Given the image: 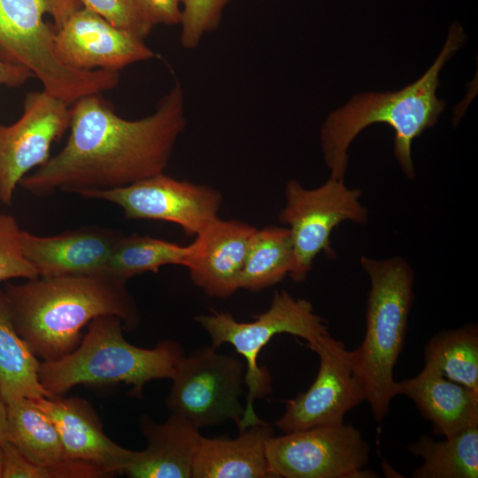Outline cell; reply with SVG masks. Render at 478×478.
Returning a JSON list of instances; mask_svg holds the SVG:
<instances>
[{
  "label": "cell",
  "instance_id": "obj_13",
  "mask_svg": "<svg viewBox=\"0 0 478 478\" xmlns=\"http://www.w3.org/2000/svg\"><path fill=\"white\" fill-rule=\"evenodd\" d=\"M44 89L27 94L20 118L0 124V200L11 204L27 172L50 158L51 144L70 127L71 108Z\"/></svg>",
  "mask_w": 478,
  "mask_h": 478
},
{
  "label": "cell",
  "instance_id": "obj_9",
  "mask_svg": "<svg viewBox=\"0 0 478 478\" xmlns=\"http://www.w3.org/2000/svg\"><path fill=\"white\" fill-rule=\"evenodd\" d=\"M210 345L184 354L171 378L167 407L197 428L228 420L238 425L244 411L240 397L245 365Z\"/></svg>",
  "mask_w": 478,
  "mask_h": 478
},
{
  "label": "cell",
  "instance_id": "obj_18",
  "mask_svg": "<svg viewBox=\"0 0 478 478\" xmlns=\"http://www.w3.org/2000/svg\"><path fill=\"white\" fill-rule=\"evenodd\" d=\"M6 439L30 461L47 467L52 478H97L103 474L88 464L65 457L57 428L34 399L6 402Z\"/></svg>",
  "mask_w": 478,
  "mask_h": 478
},
{
  "label": "cell",
  "instance_id": "obj_21",
  "mask_svg": "<svg viewBox=\"0 0 478 478\" xmlns=\"http://www.w3.org/2000/svg\"><path fill=\"white\" fill-rule=\"evenodd\" d=\"M274 436L265 421L250 426L235 438L202 436L193 462L194 478H273L266 445Z\"/></svg>",
  "mask_w": 478,
  "mask_h": 478
},
{
  "label": "cell",
  "instance_id": "obj_5",
  "mask_svg": "<svg viewBox=\"0 0 478 478\" xmlns=\"http://www.w3.org/2000/svg\"><path fill=\"white\" fill-rule=\"evenodd\" d=\"M370 280L364 340L352 351L360 380L374 417L381 421L397 396L393 370L401 353L413 301L414 274L405 259L360 258Z\"/></svg>",
  "mask_w": 478,
  "mask_h": 478
},
{
  "label": "cell",
  "instance_id": "obj_25",
  "mask_svg": "<svg viewBox=\"0 0 478 478\" xmlns=\"http://www.w3.org/2000/svg\"><path fill=\"white\" fill-rule=\"evenodd\" d=\"M424 365L478 392V327L469 324L436 334L424 349Z\"/></svg>",
  "mask_w": 478,
  "mask_h": 478
},
{
  "label": "cell",
  "instance_id": "obj_24",
  "mask_svg": "<svg viewBox=\"0 0 478 478\" xmlns=\"http://www.w3.org/2000/svg\"><path fill=\"white\" fill-rule=\"evenodd\" d=\"M409 451L423 459L412 473L414 478L478 477V426L440 442L422 436Z\"/></svg>",
  "mask_w": 478,
  "mask_h": 478
},
{
  "label": "cell",
  "instance_id": "obj_34",
  "mask_svg": "<svg viewBox=\"0 0 478 478\" xmlns=\"http://www.w3.org/2000/svg\"><path fill=\"white\" fill-rule=\"evenodd\" d=\"M3 467H4V451L2 446H0V478H3Z\"/></svg>",
  "mask_w": 478,
  "mask_h": 478
},
{
  "label": "cell",
  "instance_id": "obj_31",
  "mask_svg": "<svg viewBox=\"0 0 478 478\" xmlns=\"http://www.w3.org/2000/svg\"><path fill=\"white\" fill-rule=\"evenodd\" d=\"M143 16L153 25L180 24L182 0H135Z\"/></svg>",
  "mask_w": 478,
  "mask_h": 478
},
{
  "label": "cell",
  "instance_id": "obj_26",
  "mask_svg": "<svg viewBox=\"0 0 478 478\" xmlns=\"http://www.w3.org/2000/svg\"><path fill=\"white\" fill-rule=\"evenodd\" d=\"M189 249V244L183 246L136 234L122 235L112 253L106 274L127 282L146 272L158 273L166 265L184 266Z\"/></svg>",
  "mask_w": 478,
  "mask_h": 478
},
{
  "label": "cell",
  "instance_id": "obj_11",
  "mask_svg": "<svg viewBox=\"0 0 478 478\" xmlns=\"http://www.w3.org/2000/svg\"><path fill=\"white\" fill-rule=\"evenodd\" d=\"M119 205L127 219L164 220L197 235L219 217L222 195L208 185L180 181L164 173L130 185L80 194Z\"/></svg>",
  "mask_w": 478,
  "mask_h": 478
},
{
  "label": "cell",
  "instance_id": "obj_8",
  "mask_svg": "<svg viewBox=\"0 0 478 478\" xmlns=\"http://www.w3.org/2000/svg\"><path fill=\"white\" fill-rule=\"evenodd\" d=\"M361 195L359 189H350L344 181L331 177L316 189L304 188L296 180L287 182L286 203L278 219L290 233L295 265L289 277L293 281L305 280L320 253L335 257L330 235L340 223L350 220L364 225L368 221Z\"/></svg>",
  "mask_w": 478,
  "mask_h": 478
},
{
  "label": "cell",
  "instance_id": "obj_22",
  "mask_svg": "<svg viewBox=\"0 0 478 478\" xmlns=\"http://www.w3.org/2000/svg\"><path fill=\"white\" fill-rule=\"evenodd\" d=\"M40 365L41 361L18 334L4 289H0V393L5 402L20 397H52L40 382Z\"/></svg>",
  "mask_w": 478,
  "mask_h": 478
},
{
  "label": "cell",
  "instance_id": "obj_17",
  "mask_svg": "<svg viewBox=\"0 0 478 478\" xmlns=\"http://www.w3.org/2000/svg\"><path fill=\"white\" fill-rule=\"evenodd\" d=\"M122 234L109 228L84 227L53 236L21 231V248L39 276L106 274Z\"/></svg>",
  "mask_w": 478,
  "mask_h": 478
},
{
  "label": "cell",
  "instance_id": "obj_12",
  "mask_svg": "<svg viewBox=\"0 0 478 478\" xmlns=\"http://www.w3.org/2000/svg\"><path fill=\"white\" fill-rule=\"evenodd\" d=\"M306 347L320 358L317 376L309 389L287 401L275 426L283 433L343 423L345 414L366 400L354 366L352 351L329 334Z\"/></svg>",
  "mask_w": 478,
  "mask_h": 478
},
{
  "label": "cell",
  "instance_id": "obj_16",
  "mask_svg": "<svg viewBox=\"0 0 478 478\" xmlns=\"http://www.w3.org/2000/svg\"><path fill=\"white\" fill-rule=\"evenodd\" d=\"M34 400L54 422L67 459L92 466L108 477L123 474L135 459L137 451L117 444L104 434L86 400L60 396Z\"/></svg>",
  "mask_w": 478,
  "mask_h": 478
},
{
  "label": "cell",
  "instance_id": "obj_3",
  "mask_svg": "<svg viewBox=\"0 0 478 478\" xmlns=\"http://www.w3.org/2000/svg\"><path fill=\"white\" fill-rule=\"evenodd\" d=\"M464 41L460 25H451L442 51L419 80L395 92L357 95L329 114L320 131L329 177L344 181L351 143L366 127L385 123L395 131L394 154L405 175L414 178L412 141L433 127L443 111L445 102L439 100L436 93L439 73Z\"/></svg>",
  "mask_w": 478,
  "mask_h": 478
},
{
  "label": "cell",
  "instance_id": "obj_6",
  "mask_svg": "<svg viewBox=\"0 0 478 478\" xmlns=\"http://www.w3.org/2000/svg\"><path fill=\"white\" fill-rule=\"evenodd\" d=\"M81 7L80 0H0V50L68 104L112 89L120 81L119 72L77 70L58 56L56 32Z\"/></svg>",
  "mask_w": 478,
  "mask_h": 478
},
{
  "label": "cell",
  "instance_id": "obj_28",
  "mask_svg": "<svg viewBox=\"0 0 478 478\" xmlns=\"http://www.w3.org/2000/svg\"><path fill=\"white\" fill-rule=\"evenodd\" d=\"M21 231L13 216L0 213V282L13 278L28 280L39 276L23 254Z\"/></svg>",
  "mask_w": 478,
  "mask_h": 478
},
{
  "label": "cell",
  "instance_id": "obj_10",
  "mask_svg": "<svg viewBox=\"0 0 478 478\" xmlns=\"http://www.w3.org/2000/svg\"><path fill=\"white\" fill-rule=\"evenodd\" d=\"M273 478H372L370 448L351 424L312 427L270 437L266 445Z\"/></svg>",
  "mask_w": 478,
  "mask_h": 478
},
{
  "label": "cell",
  "instance_id": "obj_7",
  "mask_svg": "<svg viewBox=\"0 0 478 478\" xmlns=\"http://www.w3.org/2000/svg\"><path fill=\"white\" fill-rule=\"evenodd\" d=\"M196 320L208 333L212 345L229 343L245 360L246 405L237 425L239 431L262 422L255 412L254 402L271 391V378L266 367L258 364L261 350L276 335L290 334L313 343L328 333L327 321L314 312L312 305L295 298L285 290L274 293L269 308L250 322L237 321L229 312L212 311Z\"/></svg>",
  "mask_w": 478,
  "mask_h": 478
},
{
  "label": "cell",
  "instance_id": "obj_19",
  "mask_svg": "<svg viewBox=\"0 0 478 478\" xmlns=\"http://www.w3.org/2000/svg\"><path fill=\"white\" fill-rule=\"evenodd\" d=\"M147 447L124 470L131 478H189L202 437L199 428L184 418L171 413L164 423L147 415L140 419Z\"/></svg>",
  "mask_w": 478,
  "mask_h": 478
},
{
  "label": "cell",
  "instance_id": "obj_2",
  "mask_svg": "<svg viewBox=\"0 0 478 478\" xmlns=\"http://www.w3.org/2000/svg\"><path fill=\"white\" fill-rule=\"evenodd\" d=\"M4 293L18 334L42 361L75 350L82 328L97 317L117 316L127 330L140 323L126 282L108 274L38 276L21 284L7 282Z\"/></svg>",
  "mask_w": 478,
  "mask_h": 478
},
{
  "label": "cell",
  "instance_id": "obj_15",
  "mask_svg": "<svg viewBox=\"0 0 478 478\" xmlns=\"http://www.w3.org/2000/svg\"><path fill=\"white\" fill-rule=\"evenodd\" d=\"M257 228L235 220H212L189 244L184 267L208 297L226 298L239 289V280Z\"/></svg>",
  "mask_w": 478,
  "mask_h": 478
},
{
  "label": "cell",
  "instance_id": "obj_29",
  "mask_svg": "<svg viewBox=\"0 0 478 478\" xmlns=\"http://www.w3.org/2000/svg\"><path fill=\"white\" fill-rule=\"evenodd\" d=\"M82 6L99 14L115 27L144 39L153 25L143 16L135 0H80Z\"/></svg>",
  "mask_w": 478,
  "mask_h": 478
},
{
  "label": "cell",
  "instance_id": "obj_23",
  "mask_svg": "<svg viewBox=\"0 0 478 478\" xmlns=\"http://www.w3.org/2000/svg\"><path fill=\"white\" fill-rule=\"evenodd\" d=\"M295 265L290 233L287 227L268 226L256 230L239 280V289L251 292L271 287Z\"/></svg>",
  "mask_w": 478,
  "mask_h": 478
},
{
  "label": "cell",
  "instance_id": "obj_4",
  "mask_svg": "<svg viewBox=\"0 0 478 478\" xmlns=\"http://www.w3.org/2000/svg\"><path fill=\"white\" fill-rule=\"evenodd\" d=\"M121 320L100 316L71 353L53 361H41L39 378L52 396H61L79 385L104 386L125 383L131 395L141 397L144 386L156 379H171L184 355L175 341H161L154 348L129 343L122 334Z\"/></svg>",
  "mask_w": 478,
  "mask_h": 478
},
{
  "label": "cell",
  "instance_id": "obj_32",
  "mask_svg": "<svg viewBox=\"0 0 478 478\" xmlns=\"http://www.w3.org/2000/svg\"><path fill=\"white\" fill-rule=\"evenodd\" d=\"M31 77L33 73L25 66L0 58V86L19 87Z\"/></svg>",
  "mask_w": 478,
  "mask_h": 478
},
{
  "label": "cell",
  "instance_id": "obj_30",
  "mask_svg": "<svg viewBox=\"0 0 478 478\" xmlns=\"http://www.w3.org/2000/svg\"><path fill=\"white\" fill-rule=\"evenodd\" d=\"M3 478H52L50 471L27 459L12 443L3 445Z\"/></svg>",
  "mask_w": 478,
  "mask_h": 478
},
{
  "label": "cell",
  "instance_id": "obj_14",
  "mask_svg": "<svg viewBox=\"0 0 478 478\" xmlns=\"http://www.w3.org/2000/svg\"><path fill=\"white\" fill-rule=\"evenodd\" d=\"M55 49L64 64L81 71L119 72L155 56L143 39L83 6L56 32Z\"/></svg>",
  "mask_w": 478,
  "mask_h": 478
},
{
  "label": "cell",
  "instance_id": "obj_27",
  "mask_svg": "<svg viewBox=\"0 0 478 478\" xmlns=\"http://www.w3.org/2000/svg\"><path fill=\"white\" fill-rule=\"evenodd\" d=\"M230 0H182L181 15V46L198 47L204 37L220 26L222 12Z\"/></svg>",
  "mask_w": 478,
  "mask_h": 478
},
{
  "label": "cell",
  "instance_id": "obj_33",
  "mask_svg": "<svg viewBox=\"0 0 478 478\" xmlns=\"http://www.w3.org/2000/svg\"><path fill=\"white\" fill-rule=\"evenodd\" d=\"M7 432V405L0 393V446L6 441Z\"/></svg>",
  "mask_w": 478,
  "mask_h": 478
},
{
  "label": "cell",
  "instance_id": "obj_1",
  "mask_svg": "<svg viewBox=\"0 0 478 478\" xmlns=\"http://www.w3.org/2000/svg\"><path fill=\"white\" fill-rule=\"evenodd\" d=\"M73 104L65 147L19 182L35 196L112 189L163 173L186 127L184 93L178 81L154 112L139 120L121 118L100 94Z\"/></svg>",
  "mask_w": 478,
  "mask_h": 478
},
{
  "label": "cell",
  "instance_id": "obj_20",
  "mask_svg": "<svg viewBox=\"0 0 478 478\" xmlns=\"http://www.w3.org/2000/svg\"><path fill=\"white\" fill-rule=\"evenodd\" d=\"M397 395L413 401L436 434L451 437L478 426V392L454 382L425 366L414 377L397 382Z\"/></svg>",
  "mask_w": 478,
  "mask_h": 478
}]
</instances>
